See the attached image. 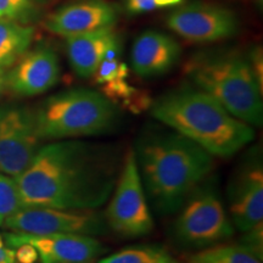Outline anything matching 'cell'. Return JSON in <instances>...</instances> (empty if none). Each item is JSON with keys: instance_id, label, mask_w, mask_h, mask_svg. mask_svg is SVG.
I'll return each instance as SVG.
<instances>
[{"instance_id": "6da1fadb", "label": "cell", "mask_w": 263, "mask_h": 263, "mask_svg": "<svg viewBox=\"0 0 263 263\" xmlns=\"http://www.w3.org/2000/svg\"><path fill=\"white\" fill-rule=\"evenodd\" d=\"M116 171L103 149L78 139L41 146L16 178L25 206L97 210L116 184Z\"/></svg>"}, {"instance_id": "7a4b0ae2", "label": "cell", "mask_w": 263, "mask_h": 263, "mask_svg": "<svg viewBox=\"0 0 263 263\" xmlns=\"http://www.w3.org/2000/svg\"><path fill=\"white\" fill-rule=\"evenodd\" d=\"M133 151L147 200L162 215L178 211L215 170L211 154L172 129L144 134Z\"/></svg>"}, {"instance_id": "3957f363", "label": "cell", "mask_w": 263, "mask_h": 263, "mask_svg": "<svg viewBox=\"0 0 263 263\" xmlns=\"http://www.w3.org/2000/svg\"><path fill=\"white\" fill-rule=\"evenodd\" d=\"M150 112L164 126L213 157H230L255 139V129L200 89H178L151 101Z\"/></svg>"}, {"instance_id": "277c9868", "label": "cell", "mask_w": 263, "mask_h": 263, "mask_svg": "<svg viewBox=\"0 0 263 263\" xmlns=\"http://www.w3.org/2000/svg\"><path fill=\"white\" fill-rule=\"evenodd\" d=\"M197 89L215 98L227 111L252 127H262V88L249 59L236 52L197 54L184 66Z\"/></svg>"}, {"instance_id": "5b68a950", "label": "cell", "mask_w": 263, "mask_h": 263, "mask_svg": "<svg viewBox=\"0 0 263 263\" xmlns=\"http://www.w3.org/2000/svg\"><path fill=\"white\" fill-rule=\"evenodd\" d=\"M34 120L41 140L77 139L111 133L118 111L100 91L77 88L48 98L34 112Z\"/></svg>"}, {"instance_id": "8992f818", "label": "cell", "mask_w": 263, "mask_h": 263, "mask_svg": "<svg viewBox=\"0 0 263 263\" xmlns=\"http://www.w3.org/2000/svg\"><path fill=\"white\" fill-rule=\"evenodd\" d=\"M174 222V236L185 248L205 249L234 234L215 184L205 179L186 197Z\"/></svg>"}, {"instance_id": "52a82bcc", "label": "cell", "mask_w": 263, "mask_h": 263, "mask_svg": "<svg viewBox=\"0 0 263 263\" xmlns=\"http://www.w3.org/2000/svg\"><path fill=\"white\" fill-rule=\"evenodd\" d=\"M110 197L104 218L115 233L126 238H138L153 230L154 219L133 150L124 156L122 170Z\"/></svg>"}, {"instance_id": "ba28073f", "label": "cell", "mask_w": 263, "mask_h": 263, "mask_svg": "<svg viewBox=\"0 0 263 263\" xmlns=\"http://www.w3.org/2000/svg\"><path fill=\"white\" fill-rule=\"evenodd\" d=\"M4 228L31 235L84 234L99 235L106 230V222L94 210H62L52 207L24 206L8 218Z\"/></svg>"}, {"instance_id": "9c48e42d", "label": "cell", "mask_w": 263, "mask_h": 263, "mask_svg": "<svg viewBox=\"0 0 263 263\" xmlns=\"http://www.w3.org/2000/svg\"><path fill=\"white\" fill-rule=\"evenodd\" d=\"M39 143L34 114L25 107H0V172L17 178L34 159Z\"/></svg>"}, {"instance_id": "30bf717a", "label": "cell", "mask_w": 263, "mask_h": 263, "mask_svg": "<svg viewBox=\"0 0 263 263\" xmlns=\"http://www.w3.org/2000/svg\"><path fill=\"white\" fill-rule=\"evenodd\" d=\"M167 26L188 42L213 43L235 35L239 20L224 6L194 2L174 9L167 16Z\"/></svg>"}, {"instance_id": "8fae6325", "label": "cell", "mask_w": 263, "mask_h": 263, "mask_svg": "<svg viewBox=\"0 0 263 263\" xmlns=\"http://www.w3.org/2000/svg\"><path fill=\"white\" fill-rule=\"evenodd\" d=\"M233 226L245 233L263 222V166L261 156H249L228 186Z\"/></svg>"}, {"instance_id": "7c38bea8", "label": "cell", "mask_w": 263, "mask_h": 263, "mask_svg": "<svg viewBox=\"0 0 263 263\" xmlns=\"http://www.w3.org/2000/svg\"><path fill=\"white\" fill-rule=\"evenodd\" d=\"M5 239L10 248L31 244L42 263H91L105 251L98 239L84 234L31 235L12 232L5 234Z\"/></svg>"}, {"instance_id": "4fadbf2b", "label": "cell", "mask_w": 263, "mask_h": 263, "mask_svg": "<svg viewBox=\"0 0 263 263\" xmlns=\"http://www.w3.org/2000/svg\"><path fill=\"white\" fill-rule=\"evenodd\" d=\"M60 78V62L57 52L47 47L28 50L6 73V88L20 97L45 93Z\"/></svg>"}, {"instance_id": "5bb4252c", "label": "cell", "mask_w": 263, "mask_h": 263, "mask_svg": "<svg viewBox=\"0 0 263 263\" xmlns=\"http://www.w3.org/2000/svg\"><path fill=\"white\" fill-rule=\"evenodd\" d=\"M118 12L104 0H80L61 6L44 21L45 28L54 34L68 38L101 28L114 27Z\"/></svg>"}, {"instance_id": "9a60e30c", "label": "cell", "mask_w": 263, "mask_h": 263, "mask_svg": "<svg viewBox=\"0 0 263 263\" xmlns=\"http://www.w3.org/2000/svg\"><path fill=\"white\" fill-rule=\"evenodd\" d=\"M182 55L179 43L166 33L143 32L133 43L130 62L134 73L139 77H156L172 70Z\"/></svg>"}, {"instance_id": "2e32d148", "label": "cell", "mask_w": 263, "mask_h": 263, "mask_svg": "<svg viewBox=\"0 0 263 263\" xmlns=\"http://www.w3.org/2000/svg\"><path fill=\"white\" fill-rule=\"evenodd\" d=\"M118 44V35L114 27L66 38V50L72 70L82 78L91 77L108 49Z\"/></svg>"}, {"instance_id": "e0dca14e", "label": "cell", "mask_w": 263, "mask_h": 263, "mask_svg": "<svg viewBox=\"0 0 263 263\" xmlns=\"http://www.w3.org/2000/svg\"><path fill=\"white\" fill-rule=\"evenodd\" d=\"M34 33L32 26L0 18V67H12L31 47Z\"/></svg>"}, {"instance_id": "ac0fdd59", "label": "cell", "mask_w": 263, "mask_h": 263, "mask_svg": "<svg viewBox=\"0 0 263 263\" xmlns=\"http://www.w3.org/2000/svg\"><path fill=\"white\" fill-rule=\"evenodd\" d=\"M188 263H262V258L242 244L212 245L190 256Z\"/></svg>"}, {"instance_id": "d6986e66", "label": "cell", "mask_w": 263, "mask_h": 263, "mask_svg": "<svg viewBox=\"0 0 263 263\" xmlns=\"http://www.w3.org/2000/svg\"><path fill=\"white\" fill-rule=\"evenodd\" d=\"M101 90H103L101 93L115 105L121 103L123 107L133 112H140L145 108H149L151 105L150 99L128 84L126 78L101 84Z\"/></svg>"}, {"instance_id": "ffe728a7", "label": "cell", "mask_w": 263, "mask_h": 263, "mask_svg": "<svg viewBox=\"0 0 263 263\" xmlns=\"http://www.w3.org/2000/svg\"><path fill=\"white\" fill-rule=\"evenodd\" d=\"M24 206L16 179L0 172V227Z\"/></svg>"}, {"instance_id": "44dd1931", "label": "cell", "mask_w": 263, "mask_h": 263, "mask_svg": "<svg viewBox=\"0 0 263 263\" xmlns=\"http://www.w3.org/2000/svg\"><path fill=\"white\" fill-rule=\"evenodd\" d=\"M164 250L154 246L129 248L100 259L98 263H147L163 254Z\"/></svg>"}, {"instance_id": "7402d4cb", "label": "cell", "mask_w": 263, "mask_h": 263, "mask_svg": "<svg viewBox=\"0 0 263 263\" xmlns=\"http://www.w3.org/2000/svg\"><path fill=\"white\" fill-rule=\"evenodd\" d=\"M128 73H129V70H128L127 65L121 62L117 58L104 59L91 77L94 78L95 83L101 85L112 81L124 80L127 78Z\"/></svg>"}, {"instance_id": "603a6c76", "label": "cell", "mask_w": 263, "mask_h": 263, "mask_svg": "<svg viewBox=\"0 0 263 263\" xmlns=\"http://www.w3.org/2000/svg\"><path fill=\"white\" fill-rule=\"evenodd\" d=\"M184 0H124L123 6L127 14L140 15L163 8H172L182 4Z\"/></svg>"}, {"instance_id": "cb8c5ba5", "label": "cell", "mask_w": 263, "mask_h": 263, "mask_svg": "<svg viewBox=\"0 0 263 263\" xmlns=\"http://www.w3.org/2000/svg\"><path fill=\"white\" fill-rule=\"evenodd\" d=\"M32 12L31 0H0V18L25 21Z\"/></svg>"}, {"instance_id": "d4e9b609", "label": "cell", "mask_w": 263, "mask_h": 263, "mask_svg": "<svg viewBox=\"0 0 263 263\" xmlns=\"http://www.w3.org/2000/svg\"><path fill=\"white\" fill-rule=\"evenodd\" d=\"M242 245L251 250L256 256L262 258L263 255V222L258 223L248 232H245V236L242 239Z\"/></svg>"}, {"instance_id": "484cf974", "label": "cell", "mask_w": 263, "mask_h": 263, "mask_svg": "<svg viewBox=\"0 0 263 263\" xmlns=\"http://www.w3.org/2000/svg\"><path fill=\"white\" fill-rule=\"evenodd\" d=\"M12 249L15 250V257L17 263H35L39 259L37 250L27 242L20 244Z\"/></svg>"}, {"instance_id": "4316f807", "label": "cell", "mask_w": 263, "mask_h": 263, "mask_svg": "<svg viewBox=\"0 0 263 263\" xmlns=\"http://www.w3.org/2000/svg\"><path fill=\"white\" fill-rule=\"evenodd\" d=\"M249 62L251 65L252 72H254L259 87L263 89V58L261 48L257 47L251 51V54L249 57Z\"/></svg>"}, {"instance_id": "83f0119b", "label": "cell", "mask_w": 263, "mask_h": 263, "mask_svg": "<svg viewBox=\"0 0 263 263\" xmlns=\"http://www.w3.org/2000/svg\"><path fill=\"white\" fill-rule=\"evenodd\" d=\"M0 263H17L15 257V250L3 246L0 249Z\"/></svg>"}, {"instance_id": "f1b7e54d", "label": "cell", "mask_w": 263, "mask_h": 263, "mask_svg": "<svg viewBox=\"0 0 263 263\" xmlns=\"http://www.w3.org/2000/svg\"><path fill=\"white\" fill-rule=\"evenodd\" d=\"M6 88V72L4 68L0 67V95L3 94V91Z\"/></svg>"}, {"instance_id": "f546056e", "label": "cell", "mask_w": 263, "mask_h": 263, "mask_svg": "<svg viewBox=\"0 0 263 263\" xmlns=\"http://www.w3.org/2000/svg\"><path fill=\"white\" fill-rule=\"evenodd\" d=\"M160 263H178V262H177L173 257H171V256L164 251L162 256L160 257Z\"/></svg>"}, {"instance_id": "4dcf8cb0", "label": "cell", "mask_w": 263, "mask_h": 263, "mask_svg": "<svg viewBox=\"0 0 263 263\" xmlns=\"http://www.w3.org/2000/svg\"><path fill=\"white\" fill-rule=\"evenodd\" d=\"M161 256H162V255H161ZM161 256H159V257H157L156 259H154V261H150V262H147V263H160V257H161Z\"/></svg>"}, {"instance_id": "1f68e13d", "label": "cell", "mask_w": 263, "mask_h": 263, "mask_svg": "<svg viewBox=\"0 0 263 263\" xmlns=\"http://www.w3.org/2000/svg\"><path fill=\"white\" fill-rule=\"evenodd\" d=\"M3 246H4V242H3V239H2V235H0V249L3 248Z\"/></svg>"}, {"instance_id": "d6a6232c", "label": "cell", "mask_w": 263, "mask_h": 263, "mask_svg": "<svg viewBox=\"0 0 263 263\" xmlns=\"http://www.w3.org/2000/svg\"><path fill=\"white\" fill-rule=\"evenodd\" d=\"M257 2H259V3H262V0H257Z\"/></svg>"}]
</instances>
